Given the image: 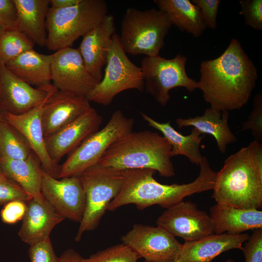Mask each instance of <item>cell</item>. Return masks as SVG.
Here are the masks:
<instances>
[{
    "label": "cell",
    "instance_id": "cell-1",
    "mask_svg": "<svg viewBox=\"0 0 262 262\" xmlns=\"http://www.w3.org/2000/svg\"><path fill=\"white\" fill-rule=\"evenodd\" d=\"M198 87L210 107L231 111L249 101L258 79V71L240 42L232 38L218 57L203 61Z\"/></svg>",
    "mask_w": 262,
    "mask_h": 262
},
{
    "label": "cell",
    "instance_id": "cell-2",
    "mask_svg": "<svg viewBox=\"0 0 262 262\" xmlns=\"http://www.w3.org/2000/svg\"><path fill=\"white\" fill-rule=\"evenodd\" d=\"M199 165L198 176L191 182L181 184L160 183L153 177L156 171L151 169L123 170L121 189L107 210L114 211L129 204H135L140 210L154 205L166 209L183 201L187 196L213 190L216 172L205 156Z\"/></svg>",
    "mask_w": 262,
    "mask_h": 262
},
{
    "label": "cell",
    "instance_id": "cell-3",
    "mask_svg": "<svg viewBox=\"0 0 262 262\" xmlns=\"http://www.w3.org/2000/svg\"><path fill=\"white\" fill-rule=\"evenodd\" d=\"M212 197L216 203L245 210L262 207V144L251 141L230 155L216 172Z\"/></svg>",
    "mask_w": 262,
    "mask_h": 262
},
{
    "label": "cell",
    "instance_id": "cell-4",
    "mask_svg": "<svg viewBox=\"0 0 262 262\" xmlns=\"http://www.w3.org/2000/svg\"><path fill=\"white\" fill-rule=\"evenodd\" d=\"M171 149L169 142L157 132L131 131L113 143L98 164L120 170L151 169L162 177L170 178L175 175Z\"/></svg>",
    "mask_w": 262,
    "mask_h": 262
},
{
    "label": "cell",
    "instance_id": "cell-5",
    "mask_svg": "<svg viewBox=\"0 0 262 262\" xmlns=\"http://www.w3.org/2000/svg\"><path fill=\"white\" fill-rule=\"evenodd\" d=\"M107 15L108 6L104 0H81L64 8L50 6L46 19V46L55 51L70 47L98 25Z\"/></svg>",
    "mask_w": 262,
    "mask_h": 262
},
{
    "label": "cell",
    "instance_id": "cell-6",
    "mask_svg": "<svg viewBox=\"0 0 262 262\" xmlns=\"http://www.w3.org/2000/svg\"><path fill=\"white\" fill-rule=\"evenodd\" d=\"M172 24L163 11L155 8H128L121 23V45L126 53L159 55Z\"/></svg>",
    "mask_w": 262,
    "mask_h": 262
},
{
    "label": "cell",
    "instance_id": "cell-7",
    "mask_svg": "<svg viewBox=\"0 0 262 262\" xmlns=\"http://www.w3.org/2000/svg\"><path fill=\"white\" fill-rule=\"evenodd\" d=\"M85 196V207L75 241L83 233L96 229L110 202L119 193L123 181V170L97 164L79 176Z\"/></svg>",
    "mask_w": 262,
    "mask_h": 262
},
{
    "label": "cell",
    "instance_id": "cell-8",
    "mask_svg": "<svg viewBox=\"0 0 262 262\" xmlns=\"http://www.w3.org/2000/svg\"><path fill=\"white\" fill-rule=\"evenodd\" d=\"M126 54L119 35L115 33L108 49L102 79L86 97L89 101L108 106L117 95L125 90H144L142 70L133 64Z\"/></svg>",
    "mask_w": 262,
    "mask_h": 262
},
{
    "label": "cell",
    "instance_id": "cell-9",
    "mask_svg": "<svg viewBox=\"0 0 262 262\" xmlns=\"http://www.w3.org/2000/svg\"><path fill=\"white\" fill-rule=\"evenodd\" d=\"M134 121L119 110L112 115L106 125L85 139L73 150L60 166L58 179L79 176L99 163L102 155L115 140L132 131Z\"/></svg>",
    "mask_w": 262,
    "mask_h": 262
},
{
    "label": "cell",
    "instance_id": "cell-10",
    "mask_svg": "<svg viewBox=\"0 0 262 262\" xmlns=\"http://www.w3.org/2000/svg\"><path fill=\"white\" fill-rule=\"evenodd\" d=\"M187 58L178 54L172 59L160 55L146 56L141 63L144 78V90L160 105L165 106L169 100L170 90L184 87L192 92L198 89V82L188 77L185 66Z\"/></svg>",
    "mask_w": 262,
    "mask_h": 262
},
{
    "label": "cell",
    "instance_id": "cell-11",
    "mask_svg": "<svg viewBox=\"0 0 262 262\" xmlns=\"http://www.w3.org/2000/svg\"><path fill=\"white\" fill-rule=\"evenodd\" d=\"M121 240L148 262H174L182 245L162 228L141 224H134Z\"/></svg>",
    "mask_w": 262,
    "mask_h": 262
},
{
    "label": "cell",
    "instance_id": "cell-12",
    "mask_svg": "<svg viewBox=\"0 0 262 262\" xmlns=\"http://www.w3.org/2000/svg\"><path fill=\"white\" fill-rule=\"evenodd\" d=\"M51 81L58 90L86 97L98 83L87 70L78 49L70 47L52 54Z\"/></svg>",
    "mask_w": 262,
    "mask_h": 262
},
{
    "label": "cell",
    "instance_id": "cell-13",
    "mask_svg": "<svg viewBox=\"0 0 262 262\" xmlns=\"http://www.w3.org/2000/svg\"><path fill=\"white\" fill-rule=\"evenodd\" d=\"M156 223L185 242L196 241L214 234L209 214L191 201H183L166 209L158 217Z\"/></svg>",
    "mask_w": 262,
    "mask_h": 262
},
{
    "label": "cell",
    "instance_id": "cell-14",
    "mask_svg": "<svg viewBox=\"0 0 262 262\" xmlns=\"http://www.w3.org/2000/svg\"><path fill=\"white\" fill-rule=\"evenodd\" d=\"M41 193L62 217L80 223L84 212L85 196L78 176L58 180L43 170Z\"/></svg>",
    "mask_w": 262,
    "mask_h": 262
},
{
    "label": "cell",
    "instance_id": "cell-15",
    "mask_svg": "<svg viewBox=\"0 0 262 262\" xmlns=\"http://www.w3.org/2000/svg\"><path fill=\"white\" fill-rule=\"evenodd\" d=\"M56 90L52 84L34 87L0 64V109L4 112L25 113L44 103Z\"/></svg>",
    "mask_w": 262,
    "mask_h": 262
},
{
    "label": "cell",
    "instance_id": "cell-16",
    "mask_svg": "<svg viewBox=\"0 0 262 262\" xmlns=\"http://www.w3.org/2000/svg\"><path fill=\"white\" fill-rule=\"evenodd\" d=\"M102 116L91 107L58 132L45 137L47 152L56 164L90 135L99 130Z\"/></svg>",
    "mask_w": 262,
    "mask_h": 262
},
{
    "label": "cell",
    "instance_id": "cell-17",
    "mask_svg": "<svg viewBox=\"0 0 262 262\" xmlns=\"http://www.w3.org/2000/svg\"><path fill=\"white\" fill-rule=\"evenodd\" d=\"M91 107L85 97L57 89L43 106L41 121L44 137L58 132Z\"/></svg>",
    "mask_w": 262,
    "mask_h": 262
},
{
    "label": "cell",
    "instance_id": "cell-18",
    "mask_svg": "<svg viewBox=\"0 0 262 262\" xmlns=\"http://www.w3.org/2000/svg\"><path fill=\"white\" fill-rule=\"evenodd\" d=\"M45 101L23 114L16 115L4 112V116L5 120L28 141L32 150L39 159L43 170L58 179L60 166L50 159L45 143L41 114Z\"/></svg>",
    "mask_w": 262,
    "mask_h": 262
},
{
    "label": "cell",
    "instance_id": "cell-19",
    "mask_svg": "<svg viewBox=\"0 0 262 262\" xmlns=\"http://www.w3.org/2000/svg\"><path fill=\"white\" fill-rule=\"evenodd\" d=\"M115 31L114 17L108 14L98 25L82 37L78 48L87 70L98 82L102 79L108 49Z\"/></svg>",
    "mask_w": 262,
    "mask_h": 262
},
{
    "label": "cell",
    "instance_id": "cell-20",
    "mask_svg": "<svg viewBox=\"0 0 262 262\" xmlns=\"http://www.w3.org/2000/svg\"><path fill=\"white\" fill-rule=\"evenodd\" d=\"M247 233L212 234L199 240L184 242L174 262H211L221 253L233 249L242 250L249 238Z\"/></svg>",
    "mask_w": 262,
    "mask_h": 262
},
{
    "label": "cell",
    "instance_id": "cell-21",
    "mask_svg": "<svg viewBox=\"0 0 262 262\" xmlns=\"http://www.w3.org/2000/svg\"><path fill=\"white\" fill-rule=\"evenodd\" d=\"M27 208L18 232L21 240L31 246L48 237L53 229L64 218L44 198L26 202Z\"/></svg>",
    "mask_w": 262,
    "mask_h": 262
},
{
    "label": "cell",
    "instance_id": "cell-22",
    "mask_svg": "<svg viewBox=\"0 0 262 262\" xmlns=\"http://www.w3.org/2000/svg\"><path fill=\"white\" fill-rule=\"evenodd\" d=\"M213 233L240 234L262 228V211L245 210L216 203L210 209Z\"/></svg>",
    "mask_w": 262,
    "mask_h": 262
},
{
    "label": "cell",
    "instance_id": "cell-23",
    "mask_svg": "<svg viewBox=\"0 0 262 262\" xmlns=\"http://www.w3.org/2000/svg\"><path fill=\"white\" fill-rule=\"evenodd\" d=\"M228 111L221 112L211 107L206 109L202 115L187 118H178L176 123L179 128L192 126L203 134L212 135L222 154L226 153L228 145L235 143L237 138L229 124Z\"/></svg>",
    "mask_w": 262,
    "mask_h": 262
},
{
    "label": "cell",
    "instance_id": "cell-24",
    "mask_svg": "<svg viewBox=\"0 0 262 262\" xmlns=\"http://www.w3.org/2000/svg\"><path fill=\"white\" fill-rule=\"evenodd\" d=\"M52 60V54H41L32 49L10 60L5 66L21 80L38 87L51 84Z\"/></svg>",
    "mask_w": 262,
    "mask_h": 262
},
{
    "label": "cell",
    "instance_id": "cell-25",
    "mask_svg": "<svg viewBox=\"0 0 262 262\" xmlns=\"http://www.w3.org/2000/svg\"><path fill=\"white\" fill-rule=\"evenodd\" d=\"M18 12L17 30L34 44L46 46V19L50 0H14Z\"/></svg>",
    "mask_w": 262,
    "mask_h": 262
},
{
    "label": "cell",
    "instance_id": "cell-26",
    "mask_svg": "<svg viewBox=\"0 0 262 262\" xmlns=\"http://www.w3.org/2000/svg\"><path fill=\"white\" fill-rule=\"evenodd\" d=\"M142 118L152 128L160 131L172 147L171 157L183 155L192 164L199 165L203 156L200 150V143L205 137L196 128H193L191 133L184 135L176 130L170 122H160L141 112Z\"/></svg>",
    "mask_w": 262,
    "mask_h": 262
},
{
    "label": "cell",
    "instance_id": "cell-27",
    "mask_svg": "<svg viewBox=\"0 0 262 262\" xmlns=\"http://www.w3.org/2000/svg\"><path fill=\"white\" fill-rule=\"evenodd\" d=\"M0 158L2 170L8 178L18 184L33 198L39 200L44 198L41 193L43 169L34 152L25 159Z\"/></svg>",
    "mask_w": 262,
    "mask_h": 262
},
{
    "label": "cell",
    "instance_id": "cell-28",
    "mask_svg": "<svg viewBox=\"0 0 262 262\" xmlns=\"http://www.w3.org/2000/svg\"><path fill=\"white\" fill-rule=\"evenodd\" d=\"M158 9L167 16L172 25L195 37L207 28L200 8L189 0H156Z\"/></svg>",
    "mask_w": 262,
    "mask_h": 262
},
{
    "label": "cell",
    "instance_id": "cell-29",
    "mask_svg": "<svg viewBox=\"0 0 262 262\" xmlns=\"http://www.w3.org/2000/svg\"><path fill=\"white\" fill-rule=\"evenodd\" d=\"M33 152L25 137L4 119L0 123V157L25 159Z\"/></svg>",
    "mask_w": 262,
    "mask_h": 262
},
{
    "label": "cell",
    "instance_id": "cell-30",
    "mask_svg": "<svg viewBox=\"0 0 262 262\" xmlns=\"http://www.w3.org/2000/svg\"><path fill=\"white\" fill-rule=\"evenodd\" d=\"M34 43L18 30H7L0 37V64L6 65L22 53L33 49Z\"/></svg>",
    "mask_w": 262,
    "mask_h": 262
},
{
    "label": "cell",
    "instance_id": "cell-31",
    "mask_svg": "<svg viewBox=\"0 0 262 262\" xmlns=\"http://www.w3.org/2000/svg\"><path fill=\"white\" fill-rule=\"evenodd\" d=\"M139 257L124 243L99 251L84 259V262H137Z\"/></svg>",
    "mask_w": 262,
    "mask_h": 262
},
{
    "label": "cell",
    "instance_id": "cell-32",
    "mask_svg": "<svg viewBox=\"0 0 262 262\" xmlns=\"http://www.w3.org/2000/svg\"><path fill=\"white\" fill-rule=\"evenodd\" d=\"M253 108L247 119L243 122L241 131H250L255 141L262 142V94L258 93L253 98Z\"/></svg>",
    "mask_w": 262,
    "mask_h": 262
},
{
    "label": "cell",
    "instance_id": "cell-33",
    "mask_svg": "<svg viewBox=\"0 0 262 262\" xmlns=\"http://www.w3.org/2000/svg\"><path fill=\"white\" fill-rule=\"evenodd\" d=\"M241 10L239 14L243 16L246 24L253 29L262 30V0H241Z\"/></svg>",
    "mask_w": 262,
    "mask_h": 262
},
{
    "label": "cell",
    "instance_id": "cell-34",
    "mask_svg": "<svg viewBox=\"0 0 262 262\" xmlns=\"http://www.w3.org/2000/svg\"><path fill=\"white\" fill-rule=\"evenodd\" d=\"M32 196L13 180L6 178L0 180V205L14 200L27 202Z\"/></svg>",
    "mask_w": 262,
    "mask_h": 262
},
{
    "label": "cell",
    "instance_id": "cell-35",
    "mask_svg": "<svg viewBox=\"0 0 262 262\" xmlns=\"http://www.w3.org/2000/svg\"><path fill=\"white\" fill-rule=\"evenodd\" d=\"M30 246L28 254L31 262H59L49 237Z\"/></svg>",
    "mask_w": 262,
    "mask_h": 262
},
{
    "label": "cell",
    "instance_id": "cell-36",
    "mask_svg": "<svg viewBox=\"0 0 262 262\" xmlns=\"http://www.w3.org/2000/svg\"><path fill=\"white\" fill-rule=\"evenodd\" d=\"M242 251L245 262H262V228L254 230Z\"/></svg>",
    "mask_w": 262,
    "mask_h": 262
},
{
    "label": "cell",
    "instance_id": "cell-37",
    "mask_svg": "<svg viewBox=\"0 0 262 262\" xmlns=\"http://www.w3.org/2000/svg\"><path fill=\"white\" fill-rule=\"evenodd\" d=\"M200 9L207 28L214 30L217 27V16L220 0H192Z\"/></svg>",
    "mask_w": 262,
    "mask_h": 262
},
{
    "label": "cell",
    "instance_id": "cell-38",
    "mask_svg": "<svg viewBox=\"0 0 262 262\" xmlns=\"http://www.w3.org/2000/svg\"><path fill=\"white\" fill-rule=\"evenodd\" d=\"M26 208V202L21 200L10 201L5 204L0 212L1 220L6 224H15L23 219Z\"/></svg>",
    "mask_w": 262,
    "mask_h": 262
},
{
    "label": "cell",
    "instance_id": "cell-39",
    "mask_svg": "<svg viewBox=\"0 0 262 262\" xmlns=\"http://www.w3.org/2000/svg\"><path fill=\"white\" fill-rule=\"evenodd\" d=\"M18 12L14 0H0V24L7 30H16Z\"/></svg>",
    "mask_w": 262,
    "mask_h": 262
},
{
    "label": "cell",
    "instance_id": "cell-40",
    "mask_svg": "<svg viewBox=\"0 0 262 262\" xmlns=\"http://www.w3.org/2000/svg\"><path fill=\"white\" fill-rule=\"evenodd\" d=\"M84 260L77 251L69 248L65 251L59 258V262H84Z\"/></svg>",
    "mask_w": 262,
    "mask_h": 262
},
{
    "label": "cell",
    "instance_id": "cell-41",
    "mask_svg": "<svg viewBox=\"0 0 262 262\" xmlns=\"http://www.w3.org/2000/svg\"><path fill=\"white\" fill-rule=\"evenodd\" d=\"M81 0H50V7L55 8H64L74 6Z\"/></svg>",
    "mask_w": 262,
    "mask_h": 262
},
{
    "label": "cell",
    "instance_id": "cell-42",
    "mask_svg": "<svg viewBox=\"0 0 262 262\" xmlns=\"http://www.w3.org/2000/svg\"><path fill=\"white\" fill-rule=\"evenodd\" d=\"M7 178L4 173H3V171L1 167V158L0 157V180H3L5 178Z\"/></svg>",
    "mask_w": 262,
    "mask_h": 262
},
{
    "label": "cell",
    "instance_id": "cell-43",
    "mask_svg": "<svg viewBox=\"0 0 262 262\" xmlns=\"http://www.w3.org/2000/svg\"><path fill=\"white\" fill-rule=\"evenodd\" d=\"M5 119L4 112L0 109V123Z\"/></svg>",
    "mask_w": 262,
    "mask_h": 262
},
{
    "label": "cell",
    "instance_id": "cell-44",
    "mask_svg": "<svg viewBox=\"0 0 262 262\" xmlns=\"http://www.w3.org/2000/svg\"><path fill=\"white\" fill-rule=\"evenodd\" d=\"M5 30L6 29L4 28V27L0 24V37L5 32Z\"/></svg>",
    "mask_w": 262,
    "mask_h": 262
},
{
    "label": "cell",
    "instance_id": "cell-45",
    "mask_svg": "<svg viewBox=\"0 0 262 262\" xmlns=\"http://www.w3.org/2000/svg\"><path fill=\"white\" fill-rule=\"evenodd\" d=\"M224 262H234V260L231 259H228L225 261Z\"/></svg>",
    "mask_w": 262,
    "mask_h": 262
},
{
    "label": "cell",
    "instance_id": "cell-46",
    "mask_svg": "<svg viewBox=\"0 0 262 262\" xmlns=\"http://www.w3.org/2000/svg\"><path fill=\"white\" fill-rule=\"evenodd\" d=\"M147 262V261H145V262Z\"/></svg>",
    "mask_w": 262,
    "mask_h": 262
}]
</instances>
